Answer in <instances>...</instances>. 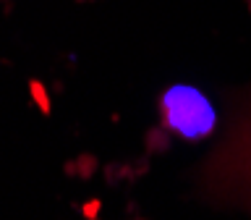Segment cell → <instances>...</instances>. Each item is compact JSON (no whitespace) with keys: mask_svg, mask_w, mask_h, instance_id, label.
Listing matches in <instances>:
<instances>
[{"mask_svg":"<svg viewBox=\"0 0 251 220\" xmlns=\"http://www.w3.org/2000/svg\"><path fill=\"white\" fill-rule=\"evenodd\" d=\"M194 192L209 207L251 218V84L233 94L215 144L194 170Z\"/></svg>","mask_w":251,"mask_h":220,"instance_id":"obj_1","label":"cell"},{"mask_svg":"<svg viewBox=\"0 0 251 220\" xmlns=\"http://www.w3.org/2000/svg\"><path fill=\"white\" fill-rule=\"evenodd\" d=\"M160 123L180 139L199 141L215 137L220 115L209 97L196 86L173 84L160 94Z\"/></svg>","mask_w":251,"mask_h":220,"instance_id":"obj_2","label":"cell"},{"mask_svg":"<svg viewBox=\"0 0 251 220\" xmlns=\"http://www.w3.org/2000/svg\"><path fill=\"white\" fill-rule=\"evenodd\" d=\"M144 144L149 152H165V149L170 147V131L165 129V126H154V129H149L147 131V139H144Z\"/></svg>","mask_w":251,"mask_h":220,"instance_id":"obj_3","label":"cell"},{"mask_svg":"<svg viewBox=\"0 0 251 220\" xmlns=\"http://www.w3.org/2000/svg\"><path fill=\"white\" fill-rule=\"evenodd\" d=\"M97 168H100L97 157H94V155H81L76 163H68L66 165V173H78V176L86 181V178H92L94 173H97Z\"/></svg>","mask_w":251,"mask_h":220,"instance_id":"obj_4","label":"cell"},{"mask_svg":"<svg viewBox=\"0 0 251 220\" xmlns=\"http://www.w3.org/2000/svg\"><path fill=\"white\" fill-rule=\"evenodd\" d=\"M29 92H31V97H34V105L42 110V115H50V97H47V89L39 82H31L29 84Z\"/></svg>","mask_w":251,"mask_h":220,"instance_id":"obj_5","label":"cell"},{"mask_svg":"<svg viewBox=\"0 0 251 220\" xmlns=\"http://www.w3.org/2000/svg\"><path fill=\"white\" fill-rule=\"evenodd\" d=\"M100 210H102V202H100V199H89V202L81 207V215H84L86 220H97Z\"/></svg>","mask_w":251,"mask_h":220,"instance_id":"obj_6","label":"cell"}]
</instances>
